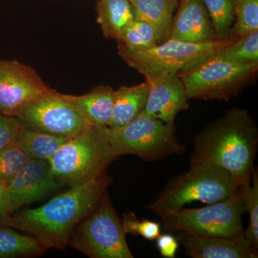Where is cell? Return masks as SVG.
<instances>
[{"instance_id": "6da1fadb", "label": "cell", "mask_w": 258, "mask_h": 258, "mask_svg": "<svg viewBox=\"0 0 258 258\" xmlns=\"http://www.w3.org/2000/svg\"><path fill=\"white\" fill-rule=\"evenodd\" d=\"M111 179H99L75 185L35 209L13 212L3 226L28 232L46 249L63 250L76 226L98 206Z\"/></svg>"}, {"instance_id": "7a4b0ae2", "label": "cell", "mask_w": 258, "mask_h": 258, "mask_svg": "<svg viewBox=\"0 0 258 258\" xmlns=\"http://www.w3.org/2000/svg\"><path fill=\"white\" fill-rule=\"evenodd\" d=\"M190 165L212 164L242 184L252 179L258 147V128L247 110L234 107L211 122L194 140Z\"/></svg>"}, {"instance_id": "3957f363", "label": "cell", "mask_w": 258, "mask_h": 258, "mask_svg": "<svg viewBox=\"0 0 258 258\" xmlns=\"http://www.w3.org/2000/svg\"><path fill=\"white\" fill-rule=\"evenodd\" d=\"M242 185L218 166L194 164L189 171L168 181L147 210L162 217L192 202L210 205L221 201L235 195Z\"/></svg>"}, {"instance_id": "277c9868", "label": "cell", "mask_w": 258, "mask_h": 258, "mask_svg": "<svg viewBox=\"0 0 258 258\" xmlns=\"http://www.w3.org/2000/svg\"><path fill=\"white\" fill-rule=\"evenodd\" d=\"M118 158L108 142L107 128L93 125L68 139L48 162L55 179L72 186L106 175L108 166Z\"/></svg>"}, {"instance_id": "5b68a950", "label": "cell", "mask_w": 258, "mask_h": 258, "mask_svg": "<svg viewBox=\"0 0 258 258\" xmlns=\"http://www.w3.org/2000/svg\"><path fill=\"white\" fill-rule=\"evenodd\" d=\"M257 73L258 62L237 63L215 54L178 75L189 100L227 101L254 83Z\"/></svg>"}, {"instance_id": "8992f818", "label": "cell", "mask_w": 258, "mask_h": 258, "mask_svg": "<svg viewBox=\"0 0 258 258\" xmlns=\"http://www.w3.org/2000/svg\"><path fill=\"white\" fill-rule=\"evenodd\" d=\"M237 38L230 37L205 43H191L169 39L152 48L131 50L118 47V55L129 67L146 80L159 75L177 73L196 66L211 57Z\"/></svg>"}, {"instance_id": "52a82bcc", "label": "cell", "mask_w": 258, "mask_h": 258, "mask_svg": "<svg viewBox=\"0 0 258 258\" xmlns=\"http://www.w3.org/2000/svg\"><path fill=\"white\" fill-rule=\"evenodd\" d=\"M244 213L240 187L233 196L205 208H182L161 217L160 223L163 230L167 232L184 231L196 235L244 240L242 222Z\"/></svg>"}, {"instance_id": "ba28073f", "label": "cell", "mask_w": 258, "mask_h": 258, "mask_svg": "<svg viewBox=\"0 0 258 258\" xmlns=\"http://www.w3.org/2000/svg\"><path fill=\"white\" fill-rule=\"evenodd\" d=\"M125 235L106 191L96 208L76 226L69 245L91 258H134Z\"/></svg>"}, {"instance_id": "9c48e42d", "label": "cell", "mask_w": 258, "mask_h": 258, "mask_svg": "<svg viewBox=\"0 0 258 258\" xmlns=\"http://www.w3.org/2000/svg\"><path fill=\"white\" fill-rule=\"evenodd\" d=\"M175 132L161 120L142 114L122 126L107 128L108 142L117 157L132 154L151 161L184 152Z\"/></svg>"}, {"instance_id": "30bf717a", "label": "cell", "mask_w": 258, "mask_h": 258, "mask_svg": "<svg viewBox=\"0 0 258 258\" xmlns=\"http://www.w3.org/2000/svg\"><path fill=\"white\" fill-rule=\"evenodd\" d=\"M17 118L26 128L66 138L76 137L93 126L62 93L52 88Z\"/></svg>"}, {"instance_id": "8fae6325", "label": "cell", "mask_w": 258, "mask_h": 258, "mask_svg": "<svg viewBox=\"0 0 258 258\" xmlns=\"http://www.w3.org/2000/svg\"><path fill=\"white\" fill-rule=\"evenodd\" d=\"M32 67L0 57V113L18 118L34 102L50 91Z\"/></svg>"}, {"instance_id": "7c38bea8", "label": "cell", "mask_w": 258, "mask_h": 258, "mask_svg": "<svg viewBox=\"0 0 258 258\" xmlns=\"http://www.w3.org/2000/svg\"><path fill=\"white\" fill-rule=\"evenodd\" d=\"M47 161L30 159L6 185V200L10 215L18 209L39 201L60 189Z\"/></svg>"}, {"instance_id": "4fadbf2b", "label": "cell", "mask_w": 258, "mask_h": 258, "mask_svg": "<svg viewBox=\"0 0 258 258\" xmlns=\"http://www.w3.org/2000/svg\"><path fill=\"white\" fill-rule=\"evenodd\" d=\"M146 81L149 83V92L145 108L141 114L160 120L176 130V115L187 109L189 100L179 75L161 74Z\"/></svg>"}, {"instance_id": "5bb4252c", "label": "cell", "mask_w": 258, "mask_h": 258, "mask_svg": "<svg viewBox=\"0 0 258 258\" xmlns=\"http://www.w3.org/2000/svg\"><path fill=\"white\" fill-rule=\"evenodd\" d=\"M185 253L192 258H255L257 249L247 240L218 236H205L184 231L176 232Z\"/></svg>"}, {"instance_id": "9a60e30c", "label": "cell", "mask_w": 258, "mask_h": 258, "mask_svg": "<svg viewBox=\"0 0 258 258\" xmlns=\"http://www.w3.org/2000/svg\"><path fill=\"white\" fill-rule=\"evenodd\" d=\"M169 39L191 43L216 41L211 20L202 0H179Z\"/></svg>"}, {"instance_id": "2e32d148", "label": "cell", "mask_w": 258, "mask_h": 258, "mask_svg": "<svg viewBox=\"0 0 258 258\" xmlns=\"http://www.w3.org/2000/svg\"><path fill=\"white\" fill-rule=\"evenodd\" d=\"M114 91L110 86H98L81 96L63 95L91 125L109 128L113 115Z\"/></svg>"}, {"instance_id": "e0dca14e", "label": "cell", "mask_w": 258, "mask_h": 258, "mask_svg": "<svg viewBox=\"0 0 258 258\" xmlns=\"http://www.w3.org/2000/svg\"><path fill=\"white\" fill-rule=\"evenodd\" d=\"M135 19L150 24L157 35L158 45L170 37L173 18L179 0H128Z\"/></svg>"}, {"instance_id": "ac0fdd59", "label": "cell", "mask_w": 258, "mask_h": 258, "mask_svg": "<svg viewBox=\"0 0 258 258\" xmlns=\"http://www.w3.org/2000/svg\"><path fill=\"white\" fill-rule=\"evenodd\" d=\"M149 83L122 86L114 91L113 115L109 128L122 126L139 116L147 103Z\"/></svg>"}, {"instance_id": "d6986e66", "label": "cell", "mask_w": 258, "mask_h": 258, "mask_svg": "<svg viewBox=\"0 0 258 258\" xmlns=\"http://www.w3.org/2000/svg\"><path fill=\"white\" fill-rule=\"evenodd\" d=\"M95 10L103 36L116 40L123 29L135 19L128 0H98Z\"/></svg>"}, {"instance_id": "ffe728a7", "label": "cell", "mask_w": 258, "mask_h": 258, "mask_svg": "<svg viewBox=\"0 0 258 258\" xmlns=\"http://www.w3.org/2000/svg\"><path fill=\"white\" fill-rule=\"evenodd\" d=\"M69 138L22 127L15 143L28 154L30 159L49 161Z\"/></svg>"}, {"instance_id": "44dd1931", "label": "cell", "mask_w": 258, "mask_h": 258, "mask_svg": "<svg viewBox=\"0 0 258 258\" xmlns=\"http://www.w3.org/2000/svg\"><path fill=\"white\" fill-rule=\"evenodd\" d=\"M46 249L33 236L19 233L9 227L0 228V258L30 257Z\"/></svg>"}, {"instance_id": "7402d4cb", "label": "cell", "mask_w": 258, "mask_h": 258, "mask_svg": "<svg viewBox=\"0 0 258 258\" xmlns=\"http://www.w3.org/2000/svg\"><path fill=\"white\" fill-rule=\"evenodd\" d=\"M117 47L131 50H142L158 45L157 35L150 24L134 19L116 40Z\"/></svg>"}, {"instance_id": "603a6c76", "label": "cell", "mask_w": 258, "mask_h": 258, "mask_svg": "<svg viewBox=\"0 0 258 258\" xmlns=\"http://www.w3.org/2000/svg\"><path fill=\"white\" fill-rule=\"evenodd\" d=\"M209 16L217 40L230 38L235 20L234 0H202Z\"/></svg>"}, {"instance_id": "cb8c5ba5", "label": "cell", "mask_w": 258, "mask_h": 258, "mask_svg": "<svg viewBox=\"0 0 258 258\" xmlns=\"http://www.w3.org/2000/svg\"><path fill=\"white\" fill-rule=\"evenodd\" d=\"M215 55L237 63L258 62V30L235 39Z\"/></svg>"}, {"instance_id": "d4e9b609", "label": "cell", "mask_w": 258, "mask_h": 258, "mask_svg": "<svg viewBox=\"0 0 258 258\" xmlns=\"http://www.w3.org/2000/svg\"><path fill=\"white\" fill-rule=\"evenodd\" d=\"M241 195L245 212L249 215V225L244 229V237L254 248H258V174L254 171L252 179L241 186Z\"/></svg>"}, {"instance_id": "484cf974", "label": "cell", "mask_w": 258, "mask_h": 258, "mask_svg": "<svg viewBox=\"0 0 258 258\" xmlns=\"http://www.w3.org/2000/svg\"><path fill=\"white\" fill-rule=\"evenodd\" d=\"M235 20L231 37L238 38L258 30V0H234Z\"/></svg>"}, {"instance_id": "4316f807", "label": "cell", "mask_w": 258, "mask_h": 258, "mask_svg": "<svg viewBox=\"0 0 258 258\" xmlns=\"http://www.w3.org/2000/svg\"><path fill=\"white\" fill-rule=\"evenodd\" d=\"M30 159L15 143L3 149L0 152V183L8 184Z\"/></svg>"}, {"instance_id": "83f0119b", "label": "cell", "mask_w": 258, "mask_h": 258, "mask_svg": "<svg viewBox=\"0 0 258 258\" xmlns=\"http://www.w3.org/2000/svg\"><path fill=\"white\" fill-rule=\"evenodd\" d=\"M120 220L125 235H140L149 241H155L161 235L160 222L139 220L134 212H125Z\"/></svg>"}, {"instance_id": "f1b7e54d", "label": "cell", "mask_w": 258, "mask_h": 258, "mask_svg": "<svg viewBox=\"0 0 258 258\" xmlns=\"http://www.w3.org/2000/svg\"><path fill=\"white\" fill-rule=\"evenodd\" d=\"M23 125L15 117L0 113V152L15 143L19 131Z\"/></svg>"}, {"instance_id": "f546056e", "label": "cell", "mask_w": 258, "mask_h": 258, "mask_svg": "<svg viewBox=\"0 0 258 258\" xmlns=\"http://www.w3.org/2000/svg\"><path fill=\"white\" fill-rule=\"evenodd\" d=\"M157 247L161 255L166 258H174L179 248V241L171 234H161L158 237Z\"/></svg>"}, {"instance_id": "4dcf8cb0", "label": "cell", "mask_w": 258, "mask_h": 258, "mask_svg": "<svg viewBox=\"0 0 258 258\" xmlns=\"http://www.w3.org/2000/svg\"><path fill=\"white\" fill-rule=\"evenodd\" d=\"M10 215L6 200V185L0 183V225Z\"/></svg>"}]
</instances>
